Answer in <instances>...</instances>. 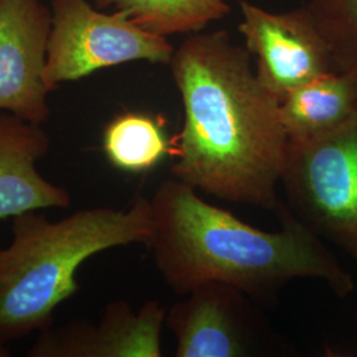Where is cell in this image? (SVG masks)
Returning a JSON list of instances; mask_svg holds the SVG:
<instances>
[{"instance_id": "cell-4", "label": "cell", "mask_w": 357, "mask_h": 357, "mask_svg": "<svg viewBox=\"0 0 357 357\" xmlns=\"http://www.w3.org/2000/svg\"><path fill=\"white\" fill-rule=\"evenodd\" d=\"M281 184L296 220L357 258V114L326 137L289 142Z\"/></svg>"}, {"instance_id": "cell-6", "label": "cell", "mask_w": 357, "mask_h": 357, "mask_svg": "<svg viewBox=\"0 0 357 357\" xmlns=\"http://www.w3.org/2000/svg\"><path fill=\"white\" fill-rule=\"evenodd\" d=\"M167 310L178 357H245L268 351V327L253 299L221 282L195 287Z\"/></svg>"}, {"instance_id": "cell-9", "label": "cell", "mask_w": 357, "mask_h": 357, "mask_svg": "<svg viewBox=\"0 0 357 357\" xmlns=\"http://www.w3.org/2000/svg\"><path fill=\"white\" fill-rule=\"evenodd\" d=\"M167 310L149 301L134 311L125 301L109 303L97 324L72 320L40 331L29 357H160Z\"/></svg>"}, {"instance_id": "cell-12", "label": "cell", "mask_w": 357, "mask_h": 357, "mask_svg": "<svg viewBox=\"0 0 357 357\" xmlns=\"http://www.w3.org/2000/svg\"><path fill=\"white\" fill-rule=\"evenodd\" d=\"M102 147L112 166L128 174H142L166 158L169 141L159 118L126 112L106 125Z\"/></svg>"}, {"instance_id": "cell-7", "label": "cell", "mask_w": 357, "mask_h": 357, "mask_svg": "<svg viewBox=\"0 0 357 357\" xmlns=\"http://www.w3.org/2000/svg\"><path fill=\"white\" fill-rule=\"evenodd\" d=\"M240 11L238 31L257 59L255 73L280 101L308 81L337 70L305 6L274 13L243 0Z\"/></svg>"}, {"instance_id": "cell-5", "label": "cell", "mask_w": 357, "mask_h": 357, "mask_svg": "<svg viewBox=\"0 0 357 357\" xmlns=\"http://www.w3.org/2000/svg\"><path fill=\"white\" fill-rule=\"evenodd\" d=\"M45 84L56 89L97 70L147 61L169 65L175 48L166 36L143 29L125 13H105L89 0H52Z\"/></svg>"}, {"instance_id": "cell-11", "label": "cell", "mask_w": 357, "mask_h": 357, "mask_svg": "<svg viewBox=\"0 0 357 357\" xmlns=\"http://www.w3.org/2000/svg\"><path fill=\"white\" fill-rule=\"evenodd\" d=\"M280 110L290 143L326 137L357 114V78L339 70L317 77L290 91Z\"/></svg>"}, {"instance_id": "cell-13", "label": "cell", "mask_w": 357, "mask_h": 357, "mask_svg": "<svg viewBox=\"0 0 357 357\" xmlns=\"http://www.w3.org/2000/svg\"><path fill=\"white\" fill-rule=\"evenodd\" d=\"M125 13L143 29L162 36L197 33L230 13L225 0H98Z\"/></svg>"}, {"instance_id": "cell-8", "label": "cell", "mask_w": 357, "mask_h": 357, "mask_svg": "<svg viewBox=\"0 0 357 357\" xmlns=\"http://www.w3.org/2000/svg\"><path fill=\"white\" fill-rule=\"evenodd\" d=\"M51 8L43 0H0V112L48 121L45 65Z\"/></svg>"}, {"instance_id": "cell-3", "label": "cell", "mask_w": 357, "mask_h": 357, "mask_svg": "<svg viewBox=\"0 0 357 357\" xmlns=\"http://www.w3.org/2000/svg\"><path fill=\"white\" fill-rule=\"evenodd\" d=\"M153 237L150 200L128 209H81L59 221L36 211L13 218V241L0 248V347L51 327L53 314L78 291L77 271L90 257Z\"/></svg>"}, {"instance_id": "cell-10", "label": "cell", "mask_w": 357, "mask_h": 357, "mask_svg": "<svg viewBox=\"0 0 357 357\" xmlns=\"http://www.w3.org/2000/svg\"><path fill=\"white\" fill-rule=\"evenodd\" d=\"M51 149L41 125L0 112V220L45 208H69L72 197L44 178L36 163Z\"/></svg>"}, {"instance_id": "cell-1", "label": "cell", "mask_w": 357, "mask_h": 357, "mask_svg": "<svg viewBox=\"0 0 357 357\" xmlns=\"http://www.w3.org/2000/svg\"><path fill=\"white\" fill-rule=\"evenodd\" d=\"M184 123L172 175L196 191L237 204L275 209L287 153L281 101L225 31L195 33L168 65Z\"/></svg>"}, {"instance_id": "cell-14", "label": "cell", "mask_w": 357, "mask_h": 357, "mask_svg": "<svg viewBox=\"0 0 357 357\" xmlns=\"http://www.w3.org/2000/svg\"><path fill=\"white\" fill-rule=\"evenodd\" d=\"M339 72L357 78V0H310L305 4Z\"/></svg>"}, {"instance_id": "cell-15", "label": "cell", "mask_w": 357, "mask_h": 357, "mask_svg": "<svg viewBox=\"0 0 357 357\" xmlns=\"http://www.w3.org/2000/svg\"><path fill=\"white\" fill-rule=\"evenodd\" d=\"M10 355H11V352L7 347H0V357H8Z\"/></svg>"}, {"instance_id": "cell-2", "label": "cell", "mask_w": 357, "mask_h": 357, "mask_svg": "<svg viewBox=\"0 0 357 357\" xmlns=\"http://www.w3.org/2000/svg\"><path fill=\"white\" fill-rule=\"evenodd\" d=\"M150 203L153 237L149 248L156 268L176 294L221 282L255 302H268L299 278L324 281L340 298L355 290L352 275L282 200L274 209L281 220L278 231L243 222L204 202L178 178L163 181Z\"/></svg>"}]
</instances>
